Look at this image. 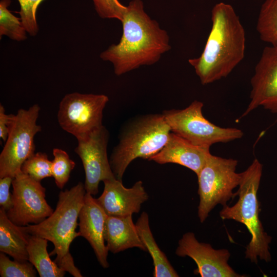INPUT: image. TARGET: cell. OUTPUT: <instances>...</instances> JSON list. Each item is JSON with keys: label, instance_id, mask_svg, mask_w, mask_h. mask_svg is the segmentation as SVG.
Listing matches in <instances>:
<instances>
[{"label": "cell", "instance_id": "cell-1", "mask_svg": "<svg viewBox=\"0 0 277 277\" xmlns=\"http://www.w3.org/2000/svg\"><path fill=\"white\" fill-rule=\"evenodd\" d=\"M126 6L120 42L100 54L112 64L117 76L156 63L171 49L167 32L145 12L141 0H132Z\"/></svg>", "mask_w": 277, "mask_h": 277}, {"label": "cell", "instance_id": "cell-2", "mask_svg": "<svg viewBox=\"0 0 277 277\" xmlns=\"http://www.w3.org/2000/svg\"><path fill=\"white\" fill-rule=\"evenodd\" d=\"M211 21L202 53L188 60L204 85L227 77L245 55V32L233 7L224 2L216 4Z\"/></svg>", "mask_w": 277, "mask_h": 277}, {"label": "cell", "instance_id": "cell-3", "mask_svg": "<svg viewBox=\"0 0 277 277\" xmlns=\"http://www.w3.org/2000/svg\"><path fill=\"white\" fill-rule=\"evenodd\" d=\"M86 193L82 182L70 189L61 191L55 210L49 216L39 223L21 226L29 235L51 242L54 248L50 255H56L54 261L61 269L74 277H82V275L74 265L69 247L73 240L79 236L75 230Z\"/></svg>", "mask_w": 277, "mask_h": 277}, {"label": "cell", "instance_id": "cell-4", "mask_svg": "<svg viewBox=\"0 0 277 277\" xmlns=\"http://www.w3.org/2000/svg\"><path fill=\"white\" fill-rule=\"evenodd\" d=\"M170 132L163 113L140 115L127 121L120 130L118 143L109 159L115 178L122 181L127 168L136 158L149 160L158 153Z\"/></svg>", "mask_w": 277, "mask_h": 277}, {"label": "cell", "instance_id": "cell-5", "mask_svg": "<svg viewBox=\"0 0 277 277\" xmlns=\"http://www.w3.org/2000/svg\"><path fill=\"white\" fill-rule=\"evenodd\" d=\"M263 165L255 159L248 168L241 172L238 190V202L232 206L225 205L220 212L223 219L233 220L243 224L248 229L251 238L246 248L245 258L256 264L258 258L266 262L271 259L269 244L271 238L264 231L259 219V202L257 197Z\"/></svg>", "mask_w": 277, "mask_h": 277}, {"label": "cell", "instance_id": "cell-6", "mask_svg": "<svg viewBox=\"0 0 277 277\" xmlns=\"http://www.w3.org/2000/svg\"><path fill=\"white\" fill-rule=\"evenodd\" d=\"M238 163L236 160L210 154L196 175L200 196L198 216L201 223L216 205H227L229 200L236 196L232 190L239 186L241 177V173L236 172Z\"/></svg>", "mask_w": 277, "mask_h": 277}, {"label": "cell", "instance_id": "cell-7", "mask_svg": "<svg viewBox=\"0 0 277 277\" xmlns=\"http://www.w3.org/2000/svg\"><path fill=\"white\" fill-rule=\"evenodd\" d=\"M203 107L202 102L195 100L184 109L166 110L162 113L171 132L195 145L210 148L243 136L241 129L221 127L208 121L203 116Z\"/></svg>", "mask_w": 277, "mask_h": 277}, {"label": "cell", "instance_id": "cell-8", "mask_svg": "<svg viewBox=\"0 0 277 277\" xmlns=\"http://www.w3.org/2000/svg\"><path fill=\"white\" fill-rule=\"evenodd\" d=\"M41 108L34 104L28 109L18 110L0 154V178L14 177L24 162L35 153L34 138L41 131L36 124Z\"/></svg>", "mask_w": 277, "mask_h": 277}, {"label": "cell", "instance_id": "cell-9", "mask_svg": "<svg viewBox=\"0 0 277 277\" xmlns=\"http://www.w3.org/2000/svg\"><path fill=\"white\" fill-rule=\"evenodd\" d=\"M108 101L102 94H67L59 105V125L77 140L83 137L103 125V112Z\"/></svg>", "mask_w": 277, "mask_h": 277}, {"label": "cell", "instance_id": "cell-10", "mask_svg": "<svg viewBox=\"0 0 277 277\" xmlns=\"http://www.w3.org/2000/svg\"><path fill=\"white\" fill-rule=\"evenodd\" d=\"M12 185L13 206L6 214L13 223L20 226L36 224L52 213L41 182L21 171L13 177Z\"/></svg>", "mask_w": 277, "mask_h": 277}, {"label": "cell", "instance_id": "cell-11", "mask_svg": "<svg viewBox=\"0 0 277 277\" xmlns=\"http://www.w3.org/2000/svg\"><path fill=\"white\" fill-rule=\"evenodd\" d=\"M109 139V131L103 125L77 139L78 145L74 149L84 167L85 190L92 195L98 193L100 182L115 177L107 156Z\"/></svg>", "mask_w": 277, "mask_h": 277}, {"label": "cell", "instance_id": "cell-12", "mask_svg": "<svg viewBox=\"0 0 277 277\" xmlns=\"http://www.w3.org/2000/svg\"><path fill=\"white\" fill-rule=\"evenodd\" d=\"M175 254L188 256L194 261L195 274L202 277H242L229 265L230 253L227 249L216 250L209 244L199 242L193 232H187L179 240Z\"/></svg>", "mask_w": 277, "mask_h": 277}, {"label": "cell", "instance_id": "cell-13", "mask_svg": "<svg viewBox=\"0 0 277 277\" xmlns=\"http://www.w3.org/2000/svg\"><path fill=\"white\" fill-rule=\"evenodd\" d=\"M250 101L241 117L259 107L277 113V50L266 47L251 79Z\"/></svg>", "mask_w": 277, "mask_h": 277}, {"label": "cell", "instance_id": "cell-14", "mask_svg": "<svg viewBox=\"0 0 277 277\" xmlns=\"http://www.w3.org/2000/svg\"><path fill=\"white\" fill-rule=\"evenodd\" d=\"M103 182V192L96 200L107 215L122 216L138 213L142 204L149 198L141 181L129 188L115 177Z\"/></svg>", "mask_w": 277, "mask_h": 277}, {"label": "cell", "instance_id": "cell-15", "mask_svg": "<svg viewBox=\"0 0 277 277\" xmlns=\"http://www.w3.org/2000/svg\"><path fill=\"white\" fill-rule=\"evenodd\" d=\"M107 214L92 195L87 193L79 214V236L85 238L93 248L100 265L109 267L107 261L109 251L105 244L104 225Z\"/></svg>", "mask_w": 277, "mask_h": 277}, {"label": "cell", "instance_id": "cell-16", "mask_svg": "<svg viewBox=\"0 0 277 277\" xmlns=\"http://www.w3.org/2000/svg\"><path fill=\"white\" fill-rule=\"evenodd\" d=\"M210 154V148L195 145L171 132L163 148L149 160L160 164H179L197 175Z\"/></svg>", "mask_w": 277, "mask_h": 277}, {"label": "cell", "instance_id": "cell-17", "mask_svg": "<svg viewBox=\"0 0 277 277\" xmlns=\"http://www.w3.org/2000/svg\"><path fill=\"white\" fill-rule=\"evenodd\" d=\"M104 237L108 251L113 253L136 247L146 251L138 234L132 215H107L104 225Z\"/></svg>", "mask_w": 277, "mask_h": 277}, {"label": "cell", "instance_id": "cell-18", "mask_svg": "<svg viewBox=\"0 0 277 277\" xmlns=\"http://www.w3.org/2000/svg\"><path fill=\"white\" fill-rule=\"evenodd\" d=\"M29 234L13 223L6 212L0 209V251L18 261H28L27 246Z\"/></svg>", "mask_w": 277, "mask_h": 277}, {"label": "cell", "instance_id": "cell-19", "mask_svg": "<svg viewBox=\"0 0 277 277\" xmlns=\"http://www.w3.org/2000/svg\"><path fill=\"white\" fill-rule=\"evenodd\" d=\"M140 237L153 260V276L155 277H177L178 273L168 261L165 254L157 245L151 231L149 216L143 212L135 224Z\"/></svg>", "mask_w": 277, "mask_h": 277}, {"label": "cell", "instance_id": "cell-20", "mask_svg": "<svg viewBox=\"0 0 277 277\" xmlns=\"http://www.w3.org/2000/svg\"><path fill=\"white\" fill-rule=\"evenodd\" d=\"M48 240L29 235L27 251L28 261L31 263L41 277H63L66 272L61 269L47 251Z\"/></svg>", "mask_w": 277, "mask_h": 277}, {"label": "cell", "instance_id": "cell-21", "mask_svg": "<svg viewBox=\"0 0 277 277\" xmlns=\"http://www.w3.org/2000/svg\"><path fill=\"white\" fill-rule=\"evenodd\" d=\"M261 39L277 50V0H265L256 23Z\"/></svg>", "mask_w": 277, "mask_h": 277}, {"label": "cell", "instance_id": "cell-22", "mask_svg": "<svg viewBox=\"0 0 277 277\" xmlns=\"http://www.w3.org/2000/svg\"><path fill=\"white\" fill-rule=\"evenodd\" d=\"M10 0L0 2V37L5 35L11 39L23 41L27 38V33L21 18L13 15L8 9Z\"/></svg>", "mask_w": 277, "mask_h": 277}, {"label": "cell", "instance_id": "cell-23", "mask_svg": "<svg viewBox=\"0 0 277 277\" xmlns=\"http://www.w3.org/2000/svg\"><path fill=\"white\" fill-rule=\"evenodd\" d=\"M53 160L52 161V176L54 177L56 186L62 189L68 181L70 173L75 164L69 157L68 154L60 148L53 150Z\"/></svg>", "mask_w": 277, "mask_h": 277}, {"label": "cell", "instance_id": "cell-24", "mask_svg": "<svg viewBox=\"0 0 277 277\" xmlns=\"http://www.w3.org/2000/svg\"><path fill=\"white\" fill-rule=\"evenodd\" d=\"M52 161L45 153L36 152L23 164L21 171L33 179L41 182L45 178L52 176Z\"/></svg>", "mask_w": 277, "mask_h": 277}, {"label": "cell", "instance_id": "cell-25", "mask_svg": "<svg viewBox=\"0 0 277 277\" xmlns=\"http://www.w3.org/2000/svg\"><path fill=\"white\" fill-rule=\"evenodd\" d=\"M28 261H11L4 253L0 254V274L2 277H34L36 272Z\"/></svg>", "mask_w": 277, "mask_h": 277}, {"label": "cell", "instance_id": "cell-26", "mask_svg": "<svg viewBox=\"0 0 277 277\" xmlns=\"http://www.w3.org/2000/svg\"><path fill=\"white\" fill-rule=\"evenodd\" d=\"M20 5V18L27 32L31 36H35L38 32L36 21L38 6L44 0H17Z\"/></svg>", "mask_w": 277, "mask_h": 277}, {"label": "cell", "instance_id": "cell-27", "mask_svg": "<svg viewBox=\"0 0 277 277\" xmlns=\"http://www.w3.org/2000/svg\"><path fill=\"white\" fill-rule=\"evenodd\" d=\"M98 16L102 18L123 19L127 6L119 0H92Z\"/></svg>", "mask_w": 277, "mask_h": 277}, {"label": "cell", "instance_id": "cell-28", "mask_svg": "<svg viewBox=\"0 0 277 277\" xmlns=\"http://www.w3.org/2000/svg\"><path fill=\"white\" fill-rule=\"evenodd\" d=\"M13 179L10 176L0 178V206L6 212L13 206L12 194L10 192Z\"/></svg>", "mask_w": 277, "mask_h": 277}, {"label": "cell", "instance_id": "cell-29", "mask_svg": "<svg viewBox=\"0 0 277 277\" xmlns=\"http://www.w3.org/2000/svg\"><path fill=\"white\" fill-rule=\"evenodd\" d=\"M15 114H7L4 106L0 105V137L6 141L10 129L14 119Z\"/></svg>", "mask_w": 277, "mask_h": 277}]
</instances>
